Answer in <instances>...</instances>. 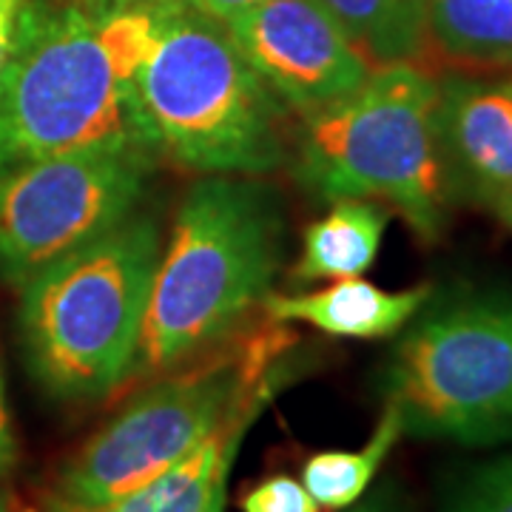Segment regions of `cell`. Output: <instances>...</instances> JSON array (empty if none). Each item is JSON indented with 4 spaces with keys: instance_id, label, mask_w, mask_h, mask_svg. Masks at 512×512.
<instances>
[{
    "instance_id": "6da1fadb",
    "label": "cell",
    "mask_w": 512,
    "mask_h": 512,
    "mask_svg": "<svg viewBox=\"0 0 512 512\" xmlns=\"http://www.w3.org/2000/svg\"><path fill=\"white\" fill-rule=\"evenodd\" d=\"M282 208L256 177L208 174L185 191L151 285L134 379H154L237 339L274 293Z\"/></svg>"
},
{
    "instance_id": "7a4b0ae2",
    "label": "cell",
    "mask_w": 512,
    "mask_h": 512,
    "mask_svg": "<svg viewBox=\"0 0 512 512\" xmlns=\"http://www.w3.org/2000/svg\"><path fill=\"white\" fill-rule=\"evenodd\" d=\"M128 86L163 163L200 177H265L291 160V111L225 23L188 0H151L146 55Z\"/></svg>"
},
{
    "instance_id": "3957f363",
    "label": "cell",
    "mask_w": 512,
    "mask_h": 512,
    "mask_svg": "<svg viewBox=\"0 0 512 512\" xmlns=\"http://www.w3.org/2000/svg\"><path fill=\"white\" fill-rule=\"evenodd\" d=\"M163 239L131 214L20 285L29 373L55 399L94 404L134 379Z\"/></svg>"
},
{
    "instance_id": "277c9868",
    "label": "cell",
    "mask_w": 512,
    "mask_h": 512,
    "mask_svg": "<svg viewBox=\"0 0 512 512\" xmlns=\"http://www.w3.org/2000/svg\"><path fill=\"white\" fill-rule=\"evenodd\" d=\"M293 177L319 200L382 202L416 237L439 242L456 202L441 157L439 74L373 66L356 92L302 117Z\"/></svg>"
},
{
    "instance_id": "5b68a950",
    "label": "cell",
    "mask_w": 512,
    "mask_h": 512,
    "mask_svg": "<svg viewBox=\"0 0 512 512\" xmlns=\"http://www.w3.org/2000/svg\"><path fill=\"white\" fill-rule=\"evenodd\" d=\"M296 336L265 319L228 345L154 376L74 453L57 478V501L100 507L134 493L208 439L285 362Z\"/></svg>"
},
{
    "instance_id": "8992f818",
    "label": "cell",
    "mask_w": 512,
    "mask_h": 512,
    "mask_svg": "<svg viewBox=\"0 0 512 512\" xmlns=\"http://www.w3.org/2000/svg\"><path fill=\"white\" fill-rule=\"evenodd\" d=\"M114 137L154 146L89 12L80 0H26L0 69V174Z\"/></svg>"
},
{
    "instance_id": "52a82bcc",
    "label": "cell",
    "mask_w": 512,
    "mask_h": 512,
    "mask_svg": "<svg viewBox=\"0 0 512 512\" xmlns=\"http://www.w3.org/2000/svg\"><path fill=\"white\" fill-rule=\"evenodd\" d=\"M424 308L384 367V402L404 436L461 447L512 441V291Z\"/></svg>"
},
{
    "instance_id": "ba28073f",
    "label": "cell",
    "mask_w": 512,
    "mask_h": 512,
    "mask_svg": "<svg viewBox=\"0 0 512 512\" xmlns=\"http://www.w3.org/2000/svg\"><path fill=\"white\" fill-rule=\"evenodd\" d=\"M163 163L143 140H100L0 174V279L29 276L128 220Z\"/></svg>"
},
{
    "instance_id": "9c48e42d",
    "label": "cell",
    "mask_w": 512,
    "mask_h": 512,
    "mask_svg": "<svg viewBox=\"0 0 512 512\" xmlns=\"http://www.w3.org/2000/svg\"><path fill=\"white\" fill-rule=\"evenodd\" d=\"M222 23L254 72L299 117L339 103L373 72L313 0H262Z\"/></svg>"
},
{
    "instance_id": "30bf717a",
    "label": "cell",
    "mask_w": 512,
    "mask_h": 512,
    "mask_svg": "<svg viewBox=\"0 0 512 512\" xmlns=\"http://www.w3.org/2000/svg\"><path fill=\"white\" fill-rule=\"evenodd\" d=\"M439 140L453 200L512 228V72L439 77Z\"/></svg>"
},
{
    "instance_id": "8fae6325",
    "label": "cell",
    "mask_w": 512,
    "mask_h": 512,
    "mask_svg": "<svg viewBox=\"0 0 512 512\" xmlns=\"http://www.w3.org/2000/svg\"><path fill=\"white\" fill-rule=\"evenodd\" d=\"M285 373L288 367L282 362L256 387L254 396L239 404L208 439L197 444L177 464H171L165 473L137 487L134 493L109 504H100V507H74V504L52 498L49 512H202L222 484H228L239 444L248 436L251 424L259 419V413L265 410V404L271 402L276 390L282 387Z\"/></svg>"
},
{
    "instance_id": "7c38bea8",
    "label": "cell",
    "mask_w": 512,
    "mask_h": 512,
    "mask_svg": "<svg viewBox=\"0 0 512 512\" xmlns=\"http://www.w3.org/2000/svg\"><path fill=\"white\" fill-rule=\"evenodd\" d=\"M433 285H416L407 291H384L359 276L336 279L313 293H271L262 302L265 319L279 325H311L330 336L350 339H384L393 336L424 311Z\"/></svg>"
},
{
    "instance_id": "4fadbf2b",
    "label": "cell",
    "mask_w": 512,
    "mask_h": 512,
    "mask_svg": "<svg viewBox=\"0 0 512 512\" xmlns=\"http://www.w3.org/2000/svg\"><path fill=\"white\" fill-rule=\"evenodd\" d=\"M433 72H512V0H427Z\"/></svg>"
},
{
    "instance_id": "5bb4252c",
    "label": "cell",
    "mask_w": 512,
    "mask_h": 512,
    "mask_svg": "<svg viewBox=\"0 0 512 512\" xmlns=\"http://www.w3.org/2000/svg\"><path fill=\"white\" fill-rule=\"evenodd\" d=\"M390 208L376 200H333L322 220L305 228L302 254L291 268L293 285L353 279L376 262Z\"/></svg>"
},
{
    "instance_id": "9a60e30c",
    "label": "cell",
    "mask_w": 512,
    "mask_h": 512,
    "mask_svg": "<svg viewBox=\"0 0 512 512\" xmlns=\"http://www.w3.org/2000/svg\"><path fill=\"white\" fill-rule=\"evenodd\" d=\"M370 66L416 63L433 72L427 0H313Z\"/></svg>"
},
{
    "instance_id": "2e32d148",
    "label": "cell",
    "mask_w": 512,
    "mask_h": 512,
    "mask_svg": "<svg viewBox=\"0 0 512 512\" xmlns=\"http://www.w3.org/2000/svg\"><path fill=\"white\" fill-rule=\"evenodd\" d=\"M402 419L393 404L384 402V413L373 436L362 450H325L305 461L302 487L322 512H342L353 507L370 490L373 478L402 439Z\"/></svg>"
},
{
    "instance_id": "e0dca14e",
    "label": "cell",
    "mask_w": 512,
    "mask_h": 512,
    "mask_svg": "<svg viewBox=\"0 0 512 512\" xmlns=\"http://www.w3.org/2000/svg\"><path fill=\"white\" fill-rule=\"evenodd\" d=\"M441 512H512V453L467 470Z\"/></svg>"
},
{
    "instance_id": "ac0fdd59",
    "label": "cell",
    "mask_w": 512,
    "mask_h": 512,
    "mask_svg": "<svg viewBox=\"0 0 512 512\" xmlns=\"http://www.w3.org/2000/svg\"><path fill=\"white\" fill-rule=\"evenodd\" d=\"M242 512H322L302 481L276 473L254 484L239 501Z\"/></svg>"
},
{
    "instance_id": "d6986e66",
    "label": "cell",
    "mask_w": 512,
    "mask_h": 512,
    "mask_svg": "<svg viewBox=\"0 0 512 512\" xmlns=\"http://www.w3.org/2000/svg\"><path fill=\"white\" fill-rule=\"evenodd\" d=\"M15 461H18V439H15L12 416L6 407V387H3V373H0V476L12 473Z\"/></svg>"
},
{
    "instance_id": "ffe728a7",
    "label": "cell",
    "mask_w": 512,
    "mask_h": 512,
    "mask_svg": "<svg viewBox=\"0 0 512 512\" xmlns=\"http://www.w3.org/2000/svg\"><path fill=\"white\" fill-rule=\"evenodd\" d=\"M342 512H410L407 510V504H404L402 493L396 490V484H382L376 493L370 495V498H359L353 507Z\"/></svg>"
},
{
    "instance_id": "44dd1931",
    "label": "cell",
    "mask_w": 512,
    "mask_h": 512,
    "mask_svg": "<svg viewBox=\"0 0 512 512\" xmlns=\"http://www.w3.org/2000/svg\"><path fill=\"white\" fill-rule=\"evenodd\" d=\"M23 3L26 0H0V69H3L6 57H9L12 46H15Z\"/></svg>"
},
{
    "instance_id": "7402d4cb",
    "label": "cell",
    "mask_w": 512,
    "mask_h": 512,
    "mask_svg": "<svg viewBox=\"0 0 512 512\" xmlns=\"http://www.w3.org/2000/svg\"><path fill=\"white\" fill-rule=\"evenodd\" d=\"M188 3L202 9V12L211 15V18L225 20L231 18V15H237V12H242V9H248V6L262 3V0H188Z\"/></svg>"
},
{
    "instance_id": "603a6c76",
    "label": "cell",
    "mask_w": 512,
    "mask_h": 512,
    "mask_svg": "<svg viewBox=\"0 0 512 512\" xmlns=\"http://www.w3.org/2000/svg\"><path fill=\"white\" fill-rule=\"evenodd\" d=\"M225 498H228V484H222L220 490L214 493V498L208 501V507L202 512H225Z\"/></svg>"
},
{
    "instance_id": "cb8c5ba5",
    "label": "cell",
    "mask_w": 512,
    "mask_h": 512,
    "mask_svg": "<svg viewBox=\"0 0 512 512\" xmlns=\"http://www.w3.org/2000/svg\"><path fill=\"white\" fill-rule=\"evenodd\" d=\"M0 512H6V510H3V504H0Z\"/></svg>"
},
{
    "instance_id": "d4e9b609",
    "label": "cell",
    "mask_w": 512,
    "mask_h": 512,
    "mask_svg": "<svg viewBox=\"0 0 512 512\" xmlns=\"http://www.w3.org/2000/svg\"><path fill=\"white\" fill-rule=\"evenodd\" d=\"M510 231H512V228H510Z\"/></svg>"
}]
</instances>
